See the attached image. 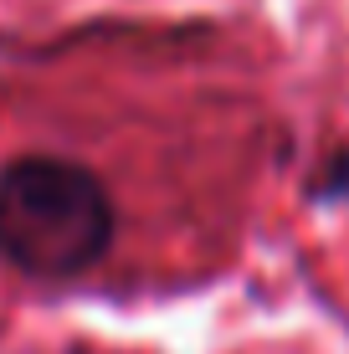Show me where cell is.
I'll use <instances>...</instances> for the list:
<instances>
[{
	"label": "cell",
	"mask_w": 349,
	"mask_h": 354,
	"mask_svg": "<svg viewBox=\"0 0 349 354\" xmlns=\"http://www.w3.org/2000/svg\"><path fill=\"white\" fill-rule=\"evenodd\" d=\"M113 236L103 185L57 154H26L0 169V257L46 283L82 277Z\"/></svg>",
	"instance_id": "cell-1"
}]
</instances>
